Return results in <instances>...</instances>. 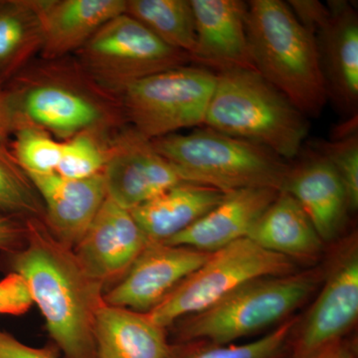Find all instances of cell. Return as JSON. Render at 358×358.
I'll list each match as a JSON object with an SVG mask.
<instances>
[{
	"label": "cell",
	"mask_w": 358,
	"mask_h": 358,
	"mask_svg": "<svg viewBox=\"0 0 358 358\" xmlns=\"http://www.w3.org/2000/svg\"><path fill=\"white\" fill-rule=\"evenodd\" d=\"M17 129V117L10 93L0 86V145H6L9 136Z\"/></svg>",
	"instance_id": "cell-34"
},
{
	"label": "cell",
	"mask_w": 358,
	"mask_h": 358,
	"mask_svg": "<svg viewBox=\"0 0 358 358\" xmlns=\"http://www.w3.org/2000/svg\"><path fill=\"white\" fill-rule=\"evenodd\" d=\"M108 157L87 134H78L63 143L62 155L56 173L68 179H84L102 173Z\"/></svg>",
	"instance_id": "cell-29"
},
{
	"label": "cell",
	"mask_w": 358,
	"mask_h": 358,
	"mask_svg": "<svg viewBox=\"0 0 358 358\" xmlns=\"http://www.w3.org/2000/svg\"><path fill=\"white\" fill-rule=\"evenodd\" d=\"M166 331L147 313L105 303L96 317L95 358H167Z\"/></svg>",
	"instance_id": "cell-20"
},
{
	"label": "cell",
	"mask_w": 358,
	"mask_h": 358,
	"mask_svg": "<svg viewBox=\"0 0 358 358\" xmlns=\"http://www.w3.org/2000/svg\"><path fill=\"white\" fill-rule=\"evenodd\" d=\"M216 84L207 68L178 66L136 82L124 92L134 131L152 141L204 124Z\"/></svg>",
	"instance_id": "cell-7"
},
{
	"label": "cell",
	"mask_w": 358,
	"mask_h": 358,
	"mask_svg": "<svg viewBox=\"0 0 358 358\" xmlns=\"http://www.w3.org/2000/svg\"><path fill=\"white\" fill-rule=\"evenodd\" d=\"M13 134V157L25 174L56 173L63 143L53 140L48 134L31 124H22Z\"/></svg>",
	"instance_id": "cell-27"
},
{
	"label": "cell",
	"mask_w": 358,
	"mask_h": 358,
	"mask_svg": "<svg viewBox=\"0 0 358 358\" xmlns=\"http://www.w3.org/2000/svg\"><path fill=\"white\" fill-rule=\"evenodd\" d=\"M320 281L319 271L312 270L247 282L210 308L178 320L173 326L176 343H235L282 322L312 296Z\"/></svg>",
	"instance_id": "cell-5"
},
{
	"label": "cell",
	"mask_w": 358,
	"mask_h": 358,
	"mask_svg": "<svg viewBox=\"0 0 358 358\" xmlns=\"http://www.w3.org/2000/svg\"><path fill=\"white\" fill-rule=\"evenodd\" d=\"M24 247L2 255L4 268L27 285L47 331L64 358H95L96 317L106 288L85 270L74 250L59 242L42 219L25 221Z\"/></svg>",
	"instance_id": "cell-1"
},
{
	"label": "cell",
	"mask_w": 358,
	"mask_h": 358,
	"mask_svg": "<svg viewBox=\"0 0 358 358\" xmlns=\"http://www.w3.org/2000/svg\"><path fill=\"white\" fill-rule=\"evenodd\" d=\"M282 190L298 201L324 242L338 236L352 211L336 169L312 148L303 152L300 162L289 164Z\"/></svg>",
	"instance_id": "cell-15"
},
{
	"label": "cell",
	"mask_w": 358,
	"mask_h": 358,
	"mask_svg": "<svg viewBox=\"0 0 358 358\" xmlns=\"http://www.w3.org/2000/svg\"><path fill=\"white\" fill-rule=\"evenodd\" d=\"M247 238L293 261L315 260L324 247V241L301 205L284 190L264 212Z\"/></svg>",
	"instance_id": "cell-22"
},
{
	"label": "cell",
	"mask_w": 358,
	"mask_h": 358,
	"mask_svg": "<svg viewBox=\"0 0 358 358\" xmlns=\"http://www.w3.org/2000/svg\"><path fill=\"white\" fill-rule=\"evenodd\" d=\"M124 13L138 21L164 43L188 54L196 46L190 0H128Z\"/></svg>",
	"instance_id": "cell-23"
},
{
	"label": "cell",
	"mask_w": 358,
	"mask_h": 358,
	"mask_svg": "<svg viewBox=\"0 0 358 358\" xmlns=\"http://www.w3.org/2000/svg\"><path fill=\"white\" fill-rule=\"evenodd\" d=\"M247 34L258 74L301 114L319 117L329 100L319 47L288 3L249 1Z\"/></svg>",
	"instance_id": "cell-2"
},
{
	"label": "cell",
	"mask_w": 358,
	"mask_h": 358,
	"mask_svg": "<svg viewBox=\"0 0 358 358\" xmlns=\"http://www.w3.org/2000/svg\"><path fill=\"white\" fill-rule=\"evenodd\" d=\"M109 199L133 210L169 188L186 182L178 171L136 131L108 157L103 171Z\"/></svg>",
	"instance_id": "cell-12"
},
{
	"label": "cell",
	"mask_w": 358,
	"mask_h": 358,
	"mask_svg": "<svg viewBox=\"0 0 358 358\" xmlns=\"http://www.w3.org/2000/svg\"><path fill=\"white\" fill-rule=\"evenodd\" d=\"M81 49L96 80L122 93L143 78L192 61L126 13L106 23Z\"/></svg>",
	"instance_id": "cell-8"
},
{
	"label": "cell",
	"mask_w": 358,
	"mask_h": 358,
	"mask_svg": "<svg viewBox=\"0 0 358 358\" xmlns=\"http://www.w3.org/2000/svg\"><path fill=\"white\" fill-rule=\"evenodd\" d=\"M196 46L192 61L220 72H257L247 34V3L241 0H190ZM258 73V72H257Z\"/></svg>",
	"instance_id": "cell-13"
},
{
	"label": "cell",
	"mask_w": 358,
	"mask_h": 358,
	"mask_svg": "<svg viewBox=\"0 0 358 358\" xmlns=\"http://www.w3.org/2000/svg\"><path fill=\"white\" fill-rule=\"evenodd\" d=\"M225 193L209 186L181 182L131 210L152 243H164L197 222Z\"/></svg>",
	"instance_id": "cell-19"
},
{
	"label": "cell",
	"mask_w": 358,
	"mask_h": 358,
	"mask_svg": "<svg viewBox=\"0 0 358 358\" xmlns=\"http://www.w3.org/2000/svg\"><path fill=\"white\" fill-rule=\"evenodd\" d=\"M301 358H355V352L343 338L322 346Z\"/></svg>",
	"instance_id": "cell-35"
},
{
	"label": "cell",
	"mask_w": 358,
	"mask_h": 358,
	"mask_svg": "<svg viewBox=\"0 0 358 358\" xmlns=\"http://www.w3.org/2000/svg\"><path fill=\"white\" fill-rule=\"evenodd\" d=\"M215 73L203 126L268 148L285 160L299 157L310 131L308 117L257 72Z\"/></svg>",
	"instance_id": "cell-3"
},
{
	"label": "cell",
	"mask_w": 358,
	"mask_h": 358,
	"mask_svg": "<svg viewBox=\"0 0 358 358\" xmlns=\"http://www.w3.org/2000/svg\"><path fill=\"white\" fill-rule=\"evenodd\" d=\"M210 254L189 247L150 242L127 274L105 292L103 301L112 307L150 313L201 267Z\"/></svg>",
	"instance_id": "cell-9"
},
{
	"label": "cell",
	"mask_w": 358,
	"mask_h": 358,
	"mask_svg": "<svg viewBox=\"0 0 358 358\" xmlns=\"http://www.w3.org/2000/svg\"><path fill=\"white\" fill-rule=\"evenodd\" d=\"M32 303L27 285L20 275L10 273L0 282V313L20 315Z\"/></svg>",
	"instance_id": "cell-30"
},
{
	"label": "cell",
	"mask_w": 358,
	"mask_h": 358,
	"mask_svg": "<svg viewBox=\"0 0 358 358\" xmlns=\"http://www.w3.org/2000/svg\"><path fill=\"white\" fill-rule=\"evenodd\" d=\"M44 205V223L61 243L74 249L107 199L103 174L68 179L57 173L26 174Z\"/></svg>",
	"instance_id": "cell-14"
},
{
	"label": "cell",
	"mask_w": 358,
	"mask_h": 358,
	"mask_svg": "<svg viewBox=\"0 0 358 358\" xmlns=\"http://www.w3.org/2000/svg\"><path fill=\"white\" fill-rule=\"evenodd\" d=\"M280 192L271 187H248L225 193L222 200L203 217L164 243L207 253L222 249L248 237Z\"/></svg>",
	"instance_id": "cell-17"
},
{
	"label": "cell",
	"mask_w": 358,
	"mask_h": 358,
	"mask_svg": "<svg viewBox=\"0 0 358 358\" xmlns=\"http://www.w3.org/2000/svg\"><path fill=\"white\" fill-rule=\"evenodd\" d=\"M37 1H0V83L41 47Z\"/></svg>",
	"instance_id": "cell-24"
},
{
	"label": "cell",
	"mask_w": 358,
	"mask_h": 358,
	"mask_svg": "<svg viewBox=\"0 0 358 358\" xmlns=\"http://www.w3.org/2000/svg\"><path fill=\"white\" fill-rule=\"evenodd\" d=\"M57 348H33L0 331V358H58Z\"/></svg>",
	"instance_id": "cell-33"
},
{
	"label": "cell",
	"mask_w": 358,
	"mask_h": 358,
	"mask_svg": "<svg viewBox=\"0 0 358 358\" xmlns=\"http://www.w3.org/2000/svg\"><path fill=\"white\" fill-rule=\"evenodd\" d=\"M358 317V252L352 245L336 259L294 345V358L343 338Z\"/></svg>",
	"instance_id": "cell-11"
},
{
	"label": "cell",
	"mask_w": 358,
	"mask_h": 358,
	"mask_svg": "<svg viewBox=\"0 0 358 358\" xmlns=\"http://www.w3.org/2000/svg\"><path fill=\"white\" fill-rule=\"evenodd\" d=\"M287 3L298 20L313 36L329 16V6L317 0H291Z\"/></svg>",
	"instance_id": "cell-31"
},
{
	"label": "cell",
	"mask_w": 358,
	"mask_h": 358,
	"mask_svg": "<svg viewBox=\"0 0 358 358\" xmlns=\"http://www.w3.org/2000/svg\"><path fill=\"white\" fill-rule=\"evenodd\" d=\"M296 322V317L286 320L256 341L239 345L206 341L173 343L167 358H282Z\"/></svg>",
	"instance_id": "cell-25"
},
{
	"label": "cell",
	"mask_w": 358,
	"mask_h": 358,
	"mask_svg": "<svg viewBox=\"0 0 358 358\" xmlns=\"http://www.w3.org/2000/svg\"><path fill=\"white\" fill-rule=\"evenodd\" d=\"M11 100L17 129L26 122H29L26 124L33 122L37 128L68 138L81 134L100 120V110L95 103L77 92L57 85L35 87L28 90L21 100L13 96Z\"/></svg>",
	"instance_id": "cell-21"
},
{
	"label": "cell",
	"mask_w": 358,
	"mask_h": 358,
	"mask_svg": "<svg viewBox=\"0 0 358 358\" xmlns=\"http://www.w3.org/2000/svg\"><path fill=\"white\" fill-rule=\"evenodd\" d=\"M150 243L131 211L107 197L74 252L91 277L117 284Z\"/></svg>",
	"instance_id": "cell-10"
},
{
	"label": "cell",
	"mask_w": 358,
	"mask_h": 358,
	"mask_svg": "<svg viewBox=\"0 0 358 358\" xmlns=\"http://www.w3.org/2000/svg\"><path fill=\"white\" fill-rule=\"evenodd\" d=\"M37 2L41 21V48L47 58L81 49L106 23L126 11L124 0Z\"/></svg>",
	"instance_id": "cell-18"
},
{
	"label": "cell",
	"mask_w": 358,
	"mask_h": 358,
	"mask_svg": "<svg viewBox=\"0 0 358 358\" xmlns=\"http://www.w3.org/2000/svg\"><path fill=\"white\" fill-rule=\"evenodd\" d=\"M329 16L315 33L329 99L345 114L357 115L358 16L348 1L327 4Z\"/></svg>",
	"instance_id": "cell-16"
},
{
	"label": "cell",
	"mask_w": 358,
	"mask_h": 358,
	"mask_svg": "<svg viewBox=\"0 0 358 358\" xmlns=\"http://www.w3.org/2000/svg\"><path fill=\"white\" fill-rule=\"evenodd\" d=\"M317 150L329 162L338 173L345 186L350 210L358 207V136L357 129L338 133L333 141H319L313 143Z\"/></svg>",
	"instance_id": "cell-28"
},
{
	"label": "cell",
	"mask_w": 358,
	"mask_h": 358,
	"mask_svg": "<svg viewBox=\"0 0 358 358\" xmlns=\"http://www.w3.org/2000/svg\"><path fill=\"white\" fill-rule=\"evenodd\" d=\"M0 212L22 221L44 220V205L31 180L0 145Z\"/></svg>",
	"instance_id": "cell-26"
},
{
	"label": "cell",
	"mask_w": 358,
	"mask_h": 358,
	"mask_svg": "<svg viewBox=\"0 0 358 358\" xmlns=\"http://www.w3.org/2000/svg\"><path fill=\"white\" fill-rule=\"evenodd\" d=\"M27 238L25 221L0 212V252L13 254L24 247Z\"/></svg>",
	"instance_id": "cell-32"
},
{
	"label": "cell",
	"mask_w": 358,
	"mask_h": 358,
	"mask_svg": "<svg viewBox=\"0 0 358 358\" xmlns=\"http://www.w3.org/2000/svg\"><path fill=\"white\" fill-rule=\"evenodd\" d=\"M150 141L186 182L223 193L248 187L282 190L289 169L268 148L206 127Z\"/></svg>",
	"instance_id": "cell-4"
},
{
	"label": "cell",
	"mask_w": 358,
	"mask_h": 358,
	"mask_svg": "<svg viewBox=\"0 0 358 358\" xmlns=\"http://www.w3.org/2000/svg\"><path fill=\"white\" fill-rule=\"evenodd\" d=\"M294 272L293 260L243 238L212 252L201 267L147 315L167 329L178 320L210 308L247 282Z\"/></svg>",
	"instance_id": "cell-6"
}]
</instances>
